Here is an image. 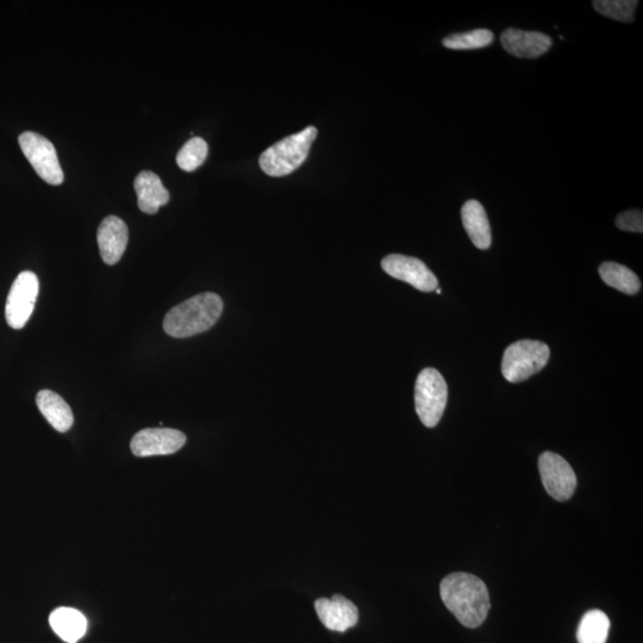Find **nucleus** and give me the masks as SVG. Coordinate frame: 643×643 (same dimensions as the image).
<instances>
[{
    "label": "nucleus",
    "mask_w": 643,
    "mask_h": 643,
    "mask_svg": "<svg viewBox=\"0 0 643 643\" xmlns=\"http://www.w3.org/2000/svg\"><path fill=\"white\" fill-rule=\"evenodd\" d=\"M442 602L467 628L482 626L488 617L489 590L482 579L470 573L449 574L440 585Z\"/></svg>",
    "instance_id": "nucleus-1"
},
{
    "label": "nucleus",
    "mask_w": 643,
    "mask_h": 643,
    "mask_svg": "<svg viewBox=\"0 0 643 643\" xmlns=\"http://www.w3.org/2000/svg\"><path fill=\"white\" fill-rule=\"evenodd\" d=\"M222 312V298L214 292H204L168 311L164 330L176 339H186L208 332L220 320Z\"/></svg>",
    "instance_id": "nucleus-2"
},
{
    "label": "nucleus",
    "mask_w": 643,
    "mask_h": 643,
    "mask_svg": "<svg viewBox=\"0 0 643 643\" xmlns=\"http://www.w3.org/2000/svg\"><path fill=\"white\" fill-rule=\"evenodd\" d=\"M317 129L308 127L301 133L287 136L261 154V170L270 177H285L301 167L307 160Z\"/></svg>",
    "instance_id": "nucleus-3"
},
{
    "label": "nucleus",
    "mask_w": 643,
    "mask_h": 643,
    "mask_svg": "<svg viewBox=\"0 0 643 643\" xmlns=\"http://www.w3.org/2000/svg\"><path fill=\"white\" fill-rule=\"evenodd\" d=\"M551 357L546 343L521 340L505 349L502 373L510 383H521L543 370Z\"/></svg>",
    "instance_id": "nucleus-4"
},
{
    "label": "nucleus",
    "mask_w": 643,
    "mask_h": 643,
    "mask_svg": "<svg viewBox=\"0 0 643 643\" xmlns=\"http://www.w3.org/2000/svg\"><path fill=\"white\" fill-rule=\"evenodd\" d=\"M448 401V386L435 368H424L415 385V408L427 428L438 426Z\"/></svg>",
    "instance_id": "nucleus-5"
},
{
    "label": "nucleus",
    "mask_w": 643,
    "mask_h": 643,
    "mask_svg": "<svg viewBox=\"0 0 643 643\" xmlns=\"http://www.w3.org/2000/svg\"><path fill=\"white\" fill-rule=\"evenodd\" d=\"M20 146L34 170L46 183L58 186L64 183V172L53 143L42 135L27 131L20 136Z\"/></svg>",
    "instance_id": "nucleus-6"
},
{
    "label": "nucleus",
    "mask_w": 643,
    "mask_h": 643,
    "mask_svg": "<svg viewBox=\"0 0 643 643\" xmlns=\"http://www.w3.org/2000/svg\"><path fill=\"white\" fill-rule=\"evenodd\" d=\"M39 290V278L34 272L18 274L6 299L5 317L11 328L18 330L26 327L33 315Z\"/></svg>",
    "instance_id": "nucleus-7"
},
{
    "label": "nucleus",
    "mask_w": 643,
    "mask_h": 643,
    "mask_svg": "<svg viewBox=\"0 0 643 643\" xmlns=\"http://www.w3.org/2000/svg\"><path fill=\"white\" fill-rule=\"evenodd\" d=\"M539 471L548 495L565 502L577 488V477L567 461L553 452L543 453L539 459Z\"/></svg>",
    "instance_id": "nucleus-8"
},
{
    "label": "nucleus",
    "mask_w": 643,
    "mask_h": 643,
    "mask_svg": "<svg viewBox=\"0 0 643 643\" xmlns=\"http://www.w3.org/2000/svg\"><path fill=\"white\" fill-rule=\"evenodd\" d=\"M382 268L390 277L408 283L422 292L438 289V278L420 259L391 254L383 259Z\"/></svg>",
    "instance_id": "nucleus-9"
},
{
    "label": "nucleus",
    "mask_w": 643,
    "mask_h": 643,
    "mask_svg": "<svg viewBox=\"0 0 643 643\" xmlns=\"http://www.w3.org/2000/svg\"><path fill=\"white\" fill-rule=\"evenodd\" d=\"M186 440V435L176 429L148 428L134 436L130 448L135 457L139 458L170 455L180 451Z\"/></svg>",
    "instance_id": "nucleus-10"
},
{
    "label": "nucleus",
    "mask_w": 643,
    "mask_h": 643,
    "mask_svg": "<svg viewBox=\"0 0 643 643\" xmlns=\"http://www.w3.org/2000/svg\"><path fill=\"white\" fill-rule=\"evenodd\" d=\"M315 609L321 622L333 632H346L359 621V611L346 597L335 595L332 598H318Z\"/></svg>",
    "instance_id": "nucleus-11"
},
{
    "label": "nucleus",
    "mask_w": 643,
    "mask_h": 643,
    "mask_svg": "<svg viewBox=\"0 0 643 643\" xmlns=\"http://www.w3.org/2000/svg\"><path fill=\"white\" fill-rule=\"evenodd\" d=\"M505 51L522 59H535L546 54L553 45L551 37L538 31L510 28L501 36Z\"/></svg>",
    "instance_id": "nucleus-12"
},
{
    "label": "nucleus",
    "mask_w": 643,
    "mask_h": 643,
    "mask_svg": "<svg viewBox=\"0 0 643 643\" xmlns=\"http://www.w3.org/2000/svg\"><path fill=\"white\" fill-rule=\"evenodd\" d=\"M98 247L106 265H116L126 252L129 241L127 224L117 216H108L98 228Z\"/></svg>",
    "instance_id": "nucleus-13"
},
{
    "label": "nucleus",
    "mask_w": 643,
    "mask_h": 643,
    "mask_svg": "<svg viewBox=\"0 0 643 643\" xmlns=\"http://www.w3.org/2000/svg\"><path fill=\"white\" fill-rule=\"evenodd\" d=\"M137 204L142 212L154 215L161 206L170 202V192L166 190L159 176L151 171H143L134 183Z\"/></svg>",
    "instance_id": "nucleus-14"
},
{
    "label": "nucleus",
    "mask_w": 643,
    "mask_h": 643,
    "mask_svg": "<svg viewBox=\"0 0 643 643\" xmlns=\"http://www.w3.org/2000/svg\"><path fill=\"white\" fill-rule=\"evenodd\" d=\"M464 228L473 245L482 251L489 249L492 243L491 227L484 206L478 201H468L461 209Z\"/></svg>",
    "instance_id": "nucleus-15"
},
{
    "label": "nucleus",
    "mask_w": 643,
    "mask_h": 643,
    "mask_svg": "<svg viewBox=\"0 0 643 643\" xmlns=\"http://www.w3.org/2000/svg\"><path fill=\"white\" fill-rule=\"evenodd\" d=\"M36 404L41 414L58 432L66 433L72 428L74 423L72 409L58 393L42 390L37 393Z\"/></svg>",
    "instance_id": "nucleus-16"
},
{
    "label": "nucleus",
    "mask_w": 643,
    "mask_h": 643,
    "mask_svg": "<svg viewBox=\"0 0 643 643\" xmlns=\"http://www.w3.org/2000/svg\"><path fill=\"white\" fill-rule=\"evenodd\" d=\"M49 623L56 635L67 643H77L86 633L87 621L80 611L58 608L49 616Z\"/></svg>",
    "instance_id": "nucleus-17"
},
{
    "label": "nucleus",
    "mask_w": 643,
    "mask_h": 643,
    "mask_svg": "<svg viewBox=\"0 0 643 643\" xmlns=\"http://www.w3.org/2000/svg\"><path fill=\"white\" fill-rule=\"evenodd\" d=\"M599 276L605 284L626 295H636L641 290L639 277L628 267L617 262H603L599 267Z\"/></svg>",
    "instance_id": "nucleus-18"
},
{
    "label": "nucleus",
    "mask_w": 643,
    "mask_h": 643,
    "mask_svg": "<svg viewBox=\"0 0 643 643\" xmlns=\"http://www.w3.org/2000/svg\"><path fill=\"white\" fill-rule=\"evenodd\" d=\"M610 620L601 610H590L579 623L577 639L579 643H607Z\"/></svg>",
    "instance_id": "nucleus-19"
},
{
    "label": "nucleus",
    "mask_w": 643,
    "mask_h": 643,
    "mask_svg": "<svg viewBox=\"0 0 643 643\" xmlns=\"http://www.w3.org/2000/svg\"><path fill=\"white\" fill-rule=\"evenodd\" d=\"M495 39L491 30L477 29L468 31V33L454 34L443 40V46L454 51H470V49H479L488 47Z\"/></svg>",
    "instance_id": "nucleus-20"
},
{
    "label": "nucleus",
    "mask_w": 643,
    "mask_h": 643,
    "mask_svg": "<svg viewBox=\"0 0 643 643\" xmlns=\"http://www.w3.org/2000/svg\"><path fill=\"white\" fill-rule=\"evenodd\" d=\"M209 147L202 137L187 141L177 155V164L185 172L196 171L208 158Z\"/></svg>",
    "instance_id": "nucleus-21"
},
{
    "label": "nucleus",
    "mask_w": 643,
    "mask_h": 643,
    "mask_svg": "<svg viewBox=\"0 0 643 643\" xmlns=\"http://www.w3.org/2000/svg\"><path fill=\"white\" fill-rule=\"evenodd\" d=\"M592 5L602 16L618 22L632 23L639 2L636 0H595Z\"/></svg>",
    "instance_id": "nucleus-22"
},
{
    "label": "nucleus",
    "mask_w": 643,
    "mask_h": 643,
    "mask_svg": "<svg viewBox=\"0 0 643 643\" xmlns=\"http://www.w3.org/2000/svg\"><path fill=\"white\" fill-rule=\"evenodd\" d=\"M616 227L623 232L642 233L643 214L641 210H628L622 212L616 218Z\"/></svg>",
    "instance_id": "nucleus-23"
}]
</instances>
